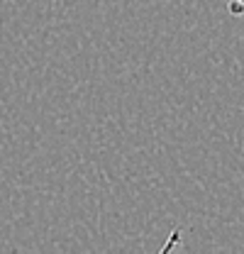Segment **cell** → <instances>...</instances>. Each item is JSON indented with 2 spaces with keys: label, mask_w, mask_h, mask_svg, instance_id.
Masks as SVG:
<instances>
[{
  "label": "cell",
  "mask_w": 244,
  "mask_h": 254,
  "mask_svg": "<svg viewBox=\"0 0 244 254\" xmlns=\"http://www.w3.org/2000/svg\"><path fill=\"white\" fill-rule=\"evenodd\" d=\"M227 7H230L235 15H242L244 12V0H227Z\"/></svg>",
  "instance_id": "1"
}]
</instances>
